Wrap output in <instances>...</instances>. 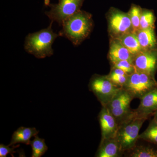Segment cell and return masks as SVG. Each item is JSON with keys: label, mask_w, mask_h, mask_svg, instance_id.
<instances>
[{"label": "cell", "mask_w": 157, "mask_h": 157, "mask_svg": "<svg viewBox=\"0 0 157 157\" xmlns=\"http://www.w3.org/2000/svg\"><path fill=\"white\" fill-rule=\"evenodd\" d=\"M62 26L59 36L64 37L74 45H78L88 36L93 22L89 13L80 10L66 19Z\"/></svg>", "instance_id": "cell-1"}, {"label": "cell", "mask_w": 157, "mask_h": 157, "mask_svg": "<svg viewBox=\"0 0 157 157\" xmlns=\"http://www.w3.org/2000/svg\"><path fill=\"white\" fill-rule=\"evenodd\" d=\"M52 23L51 21L47 28L29 33L26 37L24 48L28 53L38 59L45 58L53 55L52 45L59 35L52 30Z\"/></svg>", "instance_id": "cell-2"}, {"label": "cell", "mask_w": 157, "mask_h": 157, "mask_svg": "<svg viewBox=\"0 0 157 157\" xmlns=\"http://www.w3.org/2000/svg\"><path fill=\"white\" fill-rule=\"evenodd\" d=\"M148 119L137 114L135 110L126 120L119 125L115 138L124 153L134 148L139 140V131L143 124Z\"/></svg>", "instance_id": "cell-3"}, {"label": "cell", "mask_w": 157, "mask_h": 157, "mask_svg": "<svg viewBox=\"0 0 157 157\" xmlns=\"http://www.w3.org/2000/svg\"><path fill=\"white\" fill-rule=\"evenodd\" d=\"M157 86V81L155 76L135 70V72L129 75L128 81L123 88L134 99H140Z\"/></svg>", "instance_id": "cell-4"}, {"label": "cell", "mask_w": 157, "mask_h": 157, "mask_svg": "<svg viewBox=\"0 0 157 157\" xmlns=\"http://www.w3.org/2000/svg\"><path fill=\"white\" fill-rule=\"evenodd\" d=\"M90 91L94 94L102 107H106L121 88L118 87L110 81L107 76L94 75L88 85Z\"/></svg>", "instance_id": "cell-5"}, {"label": "cell", "mask_w": 157, "mask_h": 157, "mask_svg": "<svg viewBox=\"0 0 157 157\" xmlns=\"http://www.w3.org/2000/svg\"><path fill=\"white\" fill-rule=\"evenodd\" d=\"M133 99L128 92L121 88L106 106L118 125L133 113L134 110L131 109L130 105Z\"/></svg>", "instance_id": "cell-6"}, {"label": "cell", "mask_w": 157, "mask_h": 157, "mask_svg": "<svg viewBox=\"0 0 157 157\" xmlns=\"http://www.w3.org/2000/svg\"><path fill=\"white\" fill-rule=\"evenodd\" d=\"M85 0H59L57 4H49V11L45 14L52 21L62 25L63 22L73 14L80 11Z\"/></svg>", "instance_id": "cell-7"}, {"label": "cell", "mask_w": 157, "mask_h": 157, "mask_svg": "<svg viewBox=\"0 0 157 157\" xmlns=\"http://www.w3.org/2000/svg\"><path fill=\"white\" fill-rule=\"evenodd\" d=\"M135 70L155 76L157 71V49L141 51L135 56Z\"/></svg>", "instance_id": "cell-8"}, {"label": "cell", "mask_w": 157, "mask_h": 157, "mask_svg": "<svg viewBox=\"0 0 157 157\" xmlns=\"http://www.w3.org/2000/svg\"><path fill=\"white\" fill-rule=\"evenodd\" d=\"M101 129V139L115 137L118 124L106 107H102L98 116Z\"/></svg>", "instance_id": "cell-9"}, {"label": "cell", "mask_w": 157, "mask_h": 157, "mask_svg": "<svg viewBox=\"0 0 157 157\" xmlns=\"http://www.w3.org/2000/svg\"><path fill=\"white\" fill-rule=\"evenodd\" d=\"M137 109H134L138 115L149 119L157 110V86L143 96Z\"/></svg>", "instance_id": "cell-10"}, {"label": "cell", "mask_w": 157, "mask_h": 157, "mask_svg": "<svg viewBox=\"0 0 157 157\" xmlns=\"http://www.w3.org/2000/svg\"><path fill=\"white\" fill-rule=\"evenodd\" d=\"M124 154L115 137L101 139L95 154L96 157H119Z\"/></svg>", "instance_id": "cell-11"}, {"label": "cell", "mask_w": 157, "mask_h": 157, "mask_svg": "<svg viewBox=\"0 0 157 157\" xmlns=\"http://www.w3.org/2000/svg\"><path fill=\"white\" fill-rule=\"evenodd\" d=\"M111 29L115 33L121 35L128 33L132 28V23L129 15L121 12L113 13L109 20Z\"/></svg>", "instance_id": "cell-12"}, {"label": "cell", "mask_w": 157, "mask_h": 157, "mask_svg": "<svg viewBox=\"0 0 157 157\" xmlns=\"http://www.w3.org/2000/svg\"><path fill=\"white\" fill-rule=\"evenodd\" d=\"M136 34L142 50L148 51L157 49V40L154 29H140Z\"/></svg>", "instance_id": "cell-13"}, {"label": "cell", "mask_w": 157, "mask_h": 157, "mask_svg": "<svg viewBox=\"0 0 157 157\" xmlns=\"http://www.w3.org/2000/svg\"><path fill=\"white\" fill-rule=\"evenodd\" d=\"M109 57L112 64L121 60H128L133 63L135 57L119 42H113L109 49Z\"/></svg>", "instance_id": "cell-14"}, {"label": "cell", "mask_w": 157, "mask_h": 157, "mask_svg": "<svg viewBox=\"0 0 157 157\" xmlns=\"http://www.w3.org/2000/svg\"><path fill=\"white\" fill-rule=\"evenodd\" d=\"M39 131L35 128H25L21 127L15 131L12 135L9 146L18 143L29 145L30 144L31 139L38 135Z\"/></svg>", "instance_id": "cell-15"}, {"label": "cell", "mask_w": 157, "mask_h": 157, "mask_svg": "<svg viewBox=\"0 0 157 157\" xmlns=\"http://www.w3.org/2000/svg\"><path fill=\"white\" fill-rule=\"evenodd\" d=\"M127 156L130 157H157V145L148 142L146 144H137L130 151Z\"/></svg>", "instance_id": "cell-16"}, {"label": "cell", "mask_w": 157, "mask_h": 157, "mask_svg": "<svg viewBox=\"0 0 157 157\" xmlns=\"http://www.w3.org/2000/svg\"><path fill=\"white\" fill-rule=\"evenodd\" d=\"M119 42L134 56L142 50L136 33H128L121 35L119 39Z\"/></svg>", "instance_id": "cell-17"}, {"label": "cell", "mask_w": 157, "mask_h": 157, "mask_svg": "<svg viewBox=\"0 0 157 157\" xmlns=\"http://www.w3.org/2000/svg\"><path fill=\"white\" fill-rule=\"evenodd\" d=\"M107 77L114 85L118 87L123 88L126 83L129 75L121 69L113 67Z\"/></svg>", "instance_id": "cell-18"}, {"label": "cell", "mask_w": 157, "mask_h": 157, "mask_svg": "<svg viewBox=\"0 0 157 157\" xmlns=\"http://www.w3.org/2000/svg\"><path fill=\"white\" fill-rule=\"evenodd\" d=\"M139 139L157 145V124L153 119L150 122L146 130L139 135Z\"/></svg>", "instance_id": "cell-19"}, {"label": "cell", "mask_w": 157, "mask_h": 157, "mask_svg": "<svg viewBox=\"0 0 157 157\" xmlns=\"http://www.w3.org/2000/svg\"><path fill=\"white\" fill-rule=\"evenodd\" d=\"M33 140H31L30 145L32 148V157H42L48 150V147L45 143V139L39 138L38 135L35 136Z\"/></svg>", "instance_id": "cell-20"}, {"label": "cell", "mask_w": 157, "mask_h": 157, "mask_svg": "<svg viewBox=\"0 0 157 157\" xmlns=\"http://www.w3.org/2000/svg\"><path fill=\"white\" fill-rule=\"evenodd\" d=\"M142 11L139 6L133 5L129 12L133 33H136L140 30V20Z\"/></svg>", "instance_id": "cell-21"}, {"label": "cell", "mask_w": 157, "mask_h": 157, "mask_svg": "<svg viewBox=\"0 0 157 157\" xmlns=\"http://www.w3.org/2000/svg\"><path fill=\"white\" fill-rule=\"evenodd\" d=\"M155 21L154 14L151 10H145L142 12L140 20V29L155 28Z\"/></svg>", "instance_id": "cell-22"}, {"label": "cell", "mask_w": 157, "mask_h": 157, "mask_svg": "<svg viewBox=\"0 0 157 157\" xmlns=\"http://www.w3.org/2000/svg\"><path fill=\"white\" fill-rule=\"evenodd\" d=\"M112 64L113 67L121 69L129 76L135 72L136 70L133 63L128 60L120 61Z\"/></svg>", "instance_id": "cell-23"}, {"label": "cell", "mask_w": 157, "mask_h": 157, "mask_svg": "<svg viewBox=\"0 0 157 157\" xmlns=\"http://www.w3.org/2000/svg\"><path fill=\"white\" fill-rule=\"evenodd\" d=\"M19 146V145L6 146L1 144H0V157H6L9 154L11 155L12 157H14V154L16 152L14 149Z\"/></svg>", "instance_id": "cell-24"}, {"label": "cell", "mask_w": 157, "mask_h": 157, "mask_svg": "<svg viewBox=\"0 0 157 157\" xmlns=\"http://www.w3.org/2000/svg\"><path fill=\"white\" fill-rule=\"evenodd\" d=\"M153 119L154 120L157 124V110L154 113L153 115Z\"/></svg>", "instance_id": "cell-25"}, {"label": "cell", "mask_w": 157, "mask_h": 157, "mask_svg": "<svg viewBox=\"0 0 157 157\" xmlns=\"http://www.w3.org/2000/svg\"><path fill=\"white\" fill-rule=\"evenodd\" d=\"M44 4H45V6H48L50 4V0H45Z\"/></svg>", "instance_id": "cell-26"}]
</instances>
